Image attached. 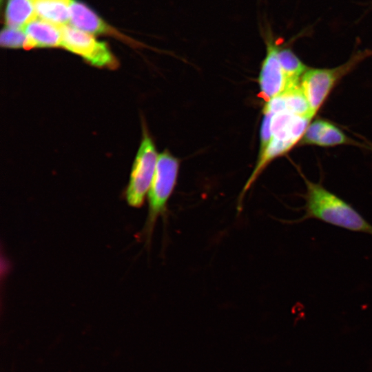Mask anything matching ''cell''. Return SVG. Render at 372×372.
I'll list each match as a JSON object with an SVG mask.
<instances>
[{"label": "cell", "instance_id": "obj_12", "mask_svg": "<svg viewBox=\"0 0 372 372\" xmlns=\"http://www.w3.org/2000/svg\"><path fill=\"white\" fill-rule=\"evenodd\" d=\"M37 15L46 21L63 26L70 21L72 0H29Z\"/></svg>", "mask_w": 372, "mask_h": 372}, {"label": "cell", "instance_id": "obj_5", "mask_svg": "<svg viewBox=\"0 0 372 372\" xmlns=\"http://www.w3.org/2000/svg\"><path fill=\"white\" fill-rule=\"evenodd\" d=\"M61 46L82 56L98 67L115 65V59L106 43L99 41L87 32L74 27L63 25Z\"/></svg>", "mask_w": 372, "mask_h": 372}, {"label": "cell", "instance_id": "obj_6", "mask_svg": "<svg viewBox=\"0 0 372 372\" xmlns=\"http://www.w3.org/2000/svg\"><path fill=\"white\" fill-rule=\"evenodd\" d=\"M353 64L351 62L333 69H308L304 73L300 85L314 114L326 99L337 80Z\"/></svg>", "mask_w": 372, "mask_h": 372}, {"label": "cell", "instance_id": "obj_9", "mask_svg": "<svg viewBox=\"0 0 372 372\" xmlns=\"http://www.w3.org/2000/svg\"><path fill=\"white\" fill-rule=\"evenodd\" d=\"M61 26L35 18L29 22L23 31L26 36L24 48H51L61 45Z\"/></svg>", "mask_w": 372, "mask_h": 372}, {"label": "cell", "instance_id": "obj_11", "mask_svg": "<svg viewBox=\"0 0 372 372\" xmlns=\"http://www.w3.org/2000/svg\"><path fill=\"white\" fill-rule=\"evenodd\" d=\"M70 10V22L74 28L91 34L117 35L116 30H112L85 4L72 0Z\"/></svg>", "mask_w": 372, "mask_h": 372}, {"label": "cell", "instance_id": "obj_15", "mask_svg": "<svg viewBox=\"0 0 372 372\" xmlns=\"http://www.w3.org/2000/svg\"><path fill=\"white\" fill-rule=\"evenodd\" d=\"M25 41V34L21 29L6 27L1 32L0 43L2 47L8 48H24Z\"/></svg>", "mask_w": 372, "mask_h": 372}, {"label": "cell", "instance_id": "obj_7", "mask_svg": "<svg viewBox=\"0 0 372 372\" xmlns=\"http://www.w3.org/2000/svg\"><path fill=\"white\" fill-rule=\"evenodd\" d=\"M278 49L271 41L267 43V54L262 62L258 82L266 101L288 90V83L278 59Z\"/></svg>", "mask_w": 372, "mask_h": 372}, {"label": "cell", "instance_id": "obj_3", "mask_svg": "<svg viewBox=\"0 0 372 372\" xmlns=\"http://www.w3.org/2000/svg\"><path fill=\"white\" fill-rule=\"evenodd\" d=\"M179 169L178 160L168 152L158 154L154 176L147 194L148 214L142 236L149 243L156 222L166 211L175 188Z\"/></svg>", "mask_w": 372, "mask_h": 372}, {"label": "cell", "instance_id": "obj_14", "mask_svg": "<svg viewBox=\"0 0 372 372\" xmlns=\"http://www.w3.org/2000/svg\"><path fill=\"white\" fill-rule=\"evenodd\" d=\"M278 54L288 83V89L299 85L301 77L308 70L306 65L289 49L278 50Z\"/></svg>", "mask_w": 372, "mask_h": 372}, {"label": "cell", "instance_id": "obj_8", "mask_svg": "<svg viewBox=\"0 0 372 372\" xmlns=\"http://www.w3.org/2000/svg\"><path fill=\"white\" fill-rule=\"evenodd\" d=\"M283 111L304 117L315 115L300 84L267 101L264 107V112L272 114Z\"/></svg>", "mask_w": 372, "mask_h": 372}, {"label": "cell", "instance_id": "obj_4", "mask_svg": "<svg viewBox=\"0 0 372 372\" xmlns=\"http://www.w3.org/2000/svg\"><path fill=\"white\" fill-rule=\"evenodd\" d=\"M158 156L152 138L144 133L125 190V199L130 206L138 208L143 205L154 176Z\"/></svg>", "mask_w": 372, "mask_h": 372}, {"label": "cell", "instance_id": "obj_2", "mask_svg": "<svg viewBox=\"0 0 372 372\" xmlns=\"http://www.w3.org/2000/svg\"><path fill=\"white\" fill-rule=\"evenodd\" d=\"M312 118L300 116L283 111L272 114V138L263 152L259 154L253 172L239 196L238 207L247 192L251 188L265 167L275 158L286 154L301 141Z\"/></svg>", "mask_w": 372, "mask_h": 372}, {"label": "cell", "instance_id": "obj_10", "mask_svg": "<svg viewBox=\"0 0 372 372\" xmlns=\"http://www.w3.org/2000/svg\"><path fill=\"white\" fill-rule=\"evenodd\" d=\"M301 143L331 147L352 143V141L331 123L323 119H316L308 125L301 139Z\"/></svg>", "mask_w": 372, "mask_h": 372}, {"label": "cell", "instance_id": "obj_1", "mask_svg": "<svg viewBox=\"0 0 372 372\" xmlns=\"http://www.w3.org/2000/svg\"><path fill=\"white\" fill-rule=\"evenodd\" d=\"M306 185L303 210L304 214L293 223L316 219L351 231L372 236V225L351 204L326 189L320 183H313L303 176Z\"/></svg>", "mask_w": 372, "mask_h": 372}, {"label": "cell", "instance_id": "obj_13", "mask_svg": "<svg viewBox=\"0 0 372 372\" xmlns=\"http://www.w3.org/2000/svg\"><path fill=\"white\" fill-rule=\"evenodd\" d=\"M29 0H8L6 8L8 27L21 29L36 18L35 11Z\"/></svg>", "mask_w": 372, "mask_h": 372}]
</instances>
